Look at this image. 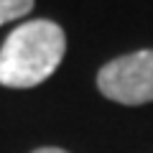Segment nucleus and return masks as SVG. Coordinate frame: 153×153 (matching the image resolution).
I'll use <instances>...</instances> for the list:
<instances>
[{
	"label": "nucleus",
	"instance_id": "2",
	"mask_svg": "<svg viewBox=\"0 0 153 153\" xmlns=\"http://www.w3.org/2000/svg\"><path fill=\"white\" fill-rule=\"evenodd\" d=\"M97 87L112 102H153V49L133 51L107 61L97 74Z\"/></svg>",
	"mask_w": 153,
	"mask_h": 153
},
{
	"label": "nucleus",
	"instance_id": "1",
	"mask_svg": "<svg viewBox=\"0 0 153 153\" xmlns=\"http://www.w3.org/2000/svg\"><path fill=\"white\" fill-rule=\"evenodd\" d=\"M66 51L64 28L54 21H26L8 33L0 46V84L28 89L46 82Z\"/></svg>",
	"mask_w": 153,
	"mask_h": 153
},
{
	"label": "nucleus",
	"instance_id": "3",
	"mask_svg": "<svg viewBox=\"0 0 153 153\" xmlns=\"http://www.w3.org/2000/svg\"><path fill=\"white\" fill-rule=\"evenodd\" d=\"M31 10L33 0H0V26H5L8 21H18Z\"/></svg>",
	"mask_w": 153,
	"mask_h": 153
},
{
	"label": "nucleus",
	"instance_id": "4",
	"mask_svg": "<svg viewBox=\"0 0 153 153\" xmlns=\"http://www.w3.org/2000/svg\"><path fill=\"white\" fill-rule=\"evenodd\" d=\"M33 153H69V151H64V148H56V146H46V148H36Z\"/></svg>",
	"mask_w": 153,
	"mask_h": 153
}]
</instances>
